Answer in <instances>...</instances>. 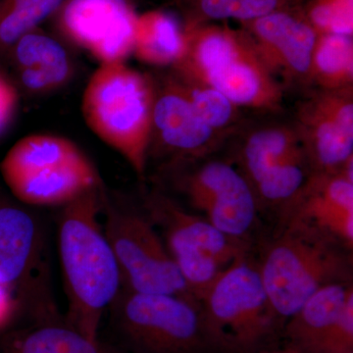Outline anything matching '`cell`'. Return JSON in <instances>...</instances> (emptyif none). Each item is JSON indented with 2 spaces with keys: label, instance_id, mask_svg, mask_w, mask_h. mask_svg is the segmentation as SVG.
<instances>
[{
  "label": "cell",
  "instance_id": "6da1fadb",
  "mask_svg": "<svg viewBox=\"0 0 353 353\" xmlns=\"http://www.w3.org/2000/svg\"><path fill=\"white\" fill-rule=\"evenodd\" d=\"M102 188L62 208L58 246L66 292V324L92 340L123 289L122 274L101 222Z\"/></svg>",
  "mask_w": 353,
  "mask_h": 353
},
{
  "label": "cell",
  "instance_id": "7a4b0ae2",
  "mask_svg": "<svg viewBox=\"0 0 353 353\" xmlns=\"http://www.w3.org/2000/svg\"><path fill=\"white\" fill-rule=\"evenodd\" d=\"M176 75L215 88L240 108L278 110L283 90L245 32L190 25Z\"/></svg>",
  "mask_w": 353,
  "mask_h": 353
},
{
  "label": "cell",
  "instance_id": "3957f363",
  "mask_svg": "<svg viewBox=\"0 0 353 353\" xmlns=\"http://www.w3.org/2000/svg\"><path fill=\"white\" fill-rule=\"evenodd\" d=\"M157 85L126 62L101 64L85 85L82 114L88 129L145 176L152 150Z\"/></svg>",
  "mask_w": 353,
  "mask_h": 353
},
{
  "label": "cell",
  "instance_id": "277c9868",
  "mask_svg": "<svg viewBox=\"0 0 353 353\" xmlns=\"http://www.w3.org/2000/svg\"><path fill=\"white\" fill-rule=\"evenodd\" d=\"M257 265L284 327L318 290L334 283H352V250L303 225L279 227Z\"/></svg>",
  "mask_w": 353,
  "mask_h": 353
},
{
  "label": "cell",
  "instance_id": "5b68a950",
  "mask_svg": "<svg viewBox=\"0 0 353 353\" xmlns=\"http://www.w3.org/2000/svg\"><path fill=\"white\" fill-rule=\"evenodd\" d=\"M222 353H253L282 341L279 320L250 252L238 257L199 297Z\"/></svg>",
  "mask_w": 353,
  "mask_h": 353
},
{
  "label": "cell",
  "instance_id": "8992f818",
  "mask_svg": "<svg viewBox=\"0 0 353 353\" xmlns=\"http://www.w3.org/2000/svg\"><path fill=\"white\" fill-rule=\"evenodd\" d=\"M0 174L22 203L64 208L101 187L94 164L71 139L34 134L19 139L0 162Z\"/></svg>",
  "mask_w": 353,
  "mask_h": 353
},
{
  "label": "cell",
  "instance_id": "52a82bcc",
  "mask_svg": "<svg viewBox=\"0 0 353 353\" xmlns=\"http://www.w3.org/2000/svg\"><path fill=\"white\" fill-rule=\"evenodd\" d=\"M109 309L126 353H222L196 297L122 289Z\"/></svg>",
  "mask_w": 353,
  "mask_h": 353
},
{
  "label": "cell",
  "instance_id": "ba28073f",
  "mask_svg": "<svg viewBox=\"0 0 353 353\" xmlns=\"http://www.w3.org/2000/svg\"><path fill=\"white\" fill-rule=\"evenodd\" d=\"M143 212L159 232L197 299L234 260L250 252V246L230 238L205 218L185 210L164 194L146 197Z\"/></svg>",
  "mask_w": 353,
  "mask_h": 353
},
{
  "label": "cell",
  "instance_id": "9c48e42d",
  "mask_svg": "<svg viewBox=\"0 0 353 353\" xmlns=\"http://www.w3.org/2000/svg\"><path fill=\"white\" fill-rule=\"evenodd\" d=\"M0 285L13 292L34 323L63 319L41 223L22 206L6 201H0Z\"/></svg>",
  "mask_w": 353,
  "mask_h": 353
},
{
  "label": "cell",
  "instance_id": "30bf717a",
  "mask_svg": "<svg viewBox=\"0 0 353 353\" xmlns=\"http://www.w3.org/2000/svg\"><path fill=\"white\" fill-rule=\"evenodd\" d=\"M101 201L102 226L119 264L123 289L194 296L143 210L114 203L103 190Z\"/></svg>",
  "mask_w": 353,
  "mask_h": 353
},
{
  "label": "cell",
  "instance_id": "8fae6325",
  "mask_svg": "<svg viewBox=\"0 0 353 353\" xmlns=\"http://www.w3.org/2000/svg\"><path fill=\"white\" fill-rule=\"evenodd\" d=\"M178 189L190 205L223 234L250 246L261 208L238 166L209 160L179 179Z\"/></svg>",
  "mask_w": 353,
  "mask_h": 353
},
{
  "label": "cell",
  "instance_id": "7c38bea8",
  "mask_svg": "<svg viewBox=\"0 0 353 353\" xmlns=\"http://www.w3.org/2000/svg\"><path fill=\"white\" fill-rule=\"evenodd\" d=\"M294 127L313 173H340L353 160V88L318 90L299 106Z\"/></svg>",
  "mask_w": 353,
  "mask_h": 353
},
{
  "label": "cell",
  "instance_id": "4fadbf2b",
  "mask_svg": "<svg viewBox=\"0 0 353 353\" xmlns=\"http://www.w3.org/2000/svg\"><path fill=\"white\" fill-rule=\"evenodd\" d=\"M62 7V32L99 65L132 54L138 16L127 0H67Z\"/></svg>",
  "mask_w": 353,
  "mask_h": 353
},
{
  "label": "cell",
  "instance_id": "5bb4252c",
  "mask_svg": "<svg viewBox=\"0 0 353 353\" xmlns=\"http://www.w3.org/2000/svg\"><path fill=\"white\" fill-rule=\"evenodd\" d=\"M243 25L262 61L276 78L309 81L318 32L301 11L285 7Z\"/></svg>",
  "mask_w": 353,
  "mask_h": 353
},
{
  "label": "cell",
  "instance_id": "9a60e30c",
  "mask_svg": "<svg viewBox=\"0 0 353 353\" xmlns=\"http://www.w3.org/2000/svg\"><path fill=\"white\" fill-rule=\"evenodd\" d=\"M303 225L353 248V178L340 172L313 173L301 194L279 220Z\"/></svg>",
  "mask_w": 353,
  "mask_h": 353
},
{
  "label": "cell",
  "instance_id": "2e32d148",
  "mask_svg": "<svg viewBox=\"0 0 353 353\" xmlns=\"http://www.w3.org/2000/svg\"><path fill=\"white\" fill-rule=\"evenodd\" d=\"M223 137L197 117L175 76L157 87L152 145L155 139L174 161H197L214 152Z\"/></svg>",
  "mask_w": 353,
  "mask_h": 353
},
{
  "label": "cell",
  "instance_id": "e0dca14e",
  "mask_svg": "<svg viewBox=\"0 0 353 353\" xmlns=\"http://www.w3.org/2000/svg\"><path fill=\"white\" fill-rule=\"evenodd\" d=\"M6 58L15 70L18 85L29 94L54 92L73 75V65L64 46L41 32L25 34Z\"/></svg>",
  "mask_w": 353,
  "mask_h": 353
},
{
  "label": "cell",
  "instance_id": "ac0fdd59",
  "mask_svg": "<svg viewBox=\"0 0 353 353\" xmlns=\"http://www.w3.org/2000/svg\"><path fill=\"white\" fill-rule=\"evenodd\" d=\"M352 294V283H334L318 290L285 322L283 343L299 353L319 350Z\"/></svg>",
  "mask_w": 353,
  "mask_h": 353
},
{
  "label": "cell",
  "instance_id": "d6986e66",
  "mask_svg": "<svg viewBox=\"0 0 353 353\" xmlns=\"http://www.w3.org/2000/svg\"><path fill=\"white\" fill-rule=\"evenodd\" d=\"M296 128H260L246 137L238 155V168L253 187L285 165L305 157Z\"/></svg>",
  "mask_w": 353,
  "mask_h": 353
},
{
  "label": "cell",
  "instance_id": "ffe728a7",
  "mask_svg": "<svg viewBox=\"0 0 353 353\" xmlns=\"http://www.w3.org/2000/svg\"><path fill=\"white\" fill-rule=\"evenodd\" d=\"M0 353H126L122 348L92 340L65 323H32L31 326L6 334Z\"/></svg>",
  "mask_w": 353,
  "mask_h": 353
},
{
  "label": "cell",
  "instance_id": "44dd1931",
  "mask_svg": "<svg viewBox=\"0 0 353 353\" xmlns=\"http://www.w3.org/2000/svg\"><path fill=\"white\" fill-rule=\"evenodd\" d=\"M187 46V30L171 14L152 11L137 18L132 54L153 66H173Z\"/></svg>",
  "mask_w": 353,
  "mask_h": 353
},
{
  "label": "cell",
  "instance_id": "7402d4cb",
  "mask_svg": "<svg viewBox=\"0 0 353 353\" xmlns=\"http://www.w3.org/2000/svg\"><path fill=\"white\" fill-rule=\"evenodd\" d=\"M309 81L319 90L353 88L352 36L318 34L311 57Z\"/></svg>",
  "mask_w": 353,
  "mask_h": 353
},
{
  "label": "cell",
  "instance_id": "603a6c76",
  "mask_svg": "<svg viewBox=\"0 0 353 353\" xmlns=\"http://www.w3.org/2000/svg\"><path fill=\"white\" fill-rule=\"evenodd\" d=\"M66 0H0V58L25 34L34 31L43 21Z\"/></svg>",
  "mask_w": 353,
  "mask_h": 353
},
{
  "label": "cell",
  "instance_id": "cb8c5ba5",
  "mask_svg": "<svg viewBox=\"0 0 353 353\" xmlns=\"http://www.w3.org/2000/svg\"><path fill=\"white\" fill-rule=\"evenodd\" d=\"M192 110L209 128L223 134L232 130L239 117V108L215 88L175 75Z\"/></svg>",
  "mask_w": 353,
  "mask_h": 353
},
{
  "label": "cell",
  "instance_id": "d4e9b609",
  "mask_svg": "<svg viewBox=\"0 0 353 353\" xmlns=\"http://www.w3.org/2000/svg\"><path fill=\"white\" fill-rule=\"evenodd\" d=\"M288 3L289 0H194L197 21L190 25L199 24L201 20L248 23L285 8Z\"/></svg>",
  "mask_w": 353,
  "mask_h": 353
},
{
  "label": "cell",
  "instance_id": "484cf974",
  "mask_svg": "<svg viewBox=\"0 0 353 353\" xmlns=\"http://www.w3.org/2000/svg\"><path fill=\"white\" fill-rule=\"evenodd\" d=\"M301 13L318 34L352 36L353 0H309Z\"/></svg>",
  "mask_w": 353,
  "mask_h": 353
},
{
  "label": "cell",
  "instance_id": "4316f807",
  "mask_svg": "<svg viewBox=\"0 0 353 353\" xmlns=\"http://www.w3.org/2000/svg\"><path fill=\"white\" fill-rule=\"evenodd\" d=\"M19 90L12 79L0 70V137L3 136L17 114Z\"/></svg>",
  "mask_w": 353,
  "mask_h": 353
},
{
  "label": "cell",
  "instance_id": "83f0119b",
  "mask_svg": "<svg viewBox=\"0 0 353 353\" xmlns=\"http://www.w3.org/2000/svg\"><path fill=\"white\" fill-rule=\"evenodd\" d=\"M21 310L19 301L13 292L0 285V331L6 329Z\"/></svg>",
  "mask_w": 353,
  "mask_h": 353
},
{
  "label": "cell",
  "instance_id": "f1b7e54d",
  "mask_svg": "<svg viewBox=\"0 0 353 353\" xmlns=\"http://www.w3.org/2000/svg\"><path fill=\"white\" fill-rule=\"evenodd\" d=\"M253 353H299L296 350L289 347V345H285L283 341H281L278 345H272V347L263 348L260 350L259 352Z\"/></svg>",
  "mask_w": 353,
  "mask_h": 353
},
{
  "label": "cell",
  "instance_id": "f546056e",
  "mask_svg": "<svg viewBox=\"0 0 353 353\" xmlns=\"http://www.w3.org/2000/svg\"><path fill=\"white\" fill-rule=\"evenodd\" d=\"M323 353H353V350H350V352H323Z\"/></svg>",
  "mask_w": 353,
  "mask_h": 353
}]
</instances>
